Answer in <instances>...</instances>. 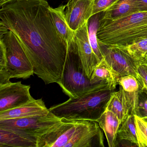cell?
Here are the masks:
<instances>
[{
  "mask_svg": "<svg viewBox=\"0 0 147 147\" xmlns=\"http://www.w3.org/2000/svg\"><path fill=\"white\" fill-rule=\"evenodd\" d=\"M135 115L142 118L147 117V92L142 89L138 91Z\"/></svg>",
  "mask_w": 147,
  "mask_h": 147,
  "instance_id": "cb8c5ba5",
  "label": "cell"
},
{
  "mask_svg": "<svg viewBox=\"0 0 147 147\" xmlns=\"http://www.w3.org/2000/svg\"><path fill=\"white\" fill-rule=\"evenodd\" d=\"M100 129L95 121L62 119L38 137L37 147H104Z\"/></svg>",
  "mask_w": 147,
  "mask_h": 147,
  "instance_id": "7a4b0ae2",
  "label": "cell"
},
{
  "mask_svg": "<svg viewBox=\"0 0 147 147\" xmlns=\"http://www.w3.org/2000/svg\"><path fill=\"white\" fill-rule=\"evenodd\" d=\"M125 47L136 60L142 61L147 53V38Z\"/></svg>",
  "mask_w": 147,
  "mask_h": 147,
  "instance_id": "7402d4cb",
  "label": "cell"
},
{
  "mask_svg": "<svg viewBox=\"0 0 147 147\" xmlns=\"http://www.w3.org/2000/svg\"><path fill=\"white\" fill-rule=\"evenodd\" d=\"M61 121V119L50 112L47 115L0 120V127L16 129L38 137Z\"/></svg>",
  "mask_w": 147,
  "mask_h": 147,
  "instance_id": "ba28073f",
  "label": "cell"
},
{
  "mask_svg": "<svg viewBox=\"0 0 147 147\" xmlns=\"http://www.w3.org/2000/svg\"><path fill=\"white\" fill-rule=\"evenodd\" d=\"M147 58V53H146V55H145V56H144V58L143 60H142V61H143V60H144V59H146V58Z\"/></svg>",
  "mask_w": 147,
  "mask_h": 147,
  "instance_id": "4dcf8cb0",
  "label": "cell"
},
{
  "mask_svg": "<svg viewBox=\"0 0 147 147\" xmlns=\"http://www.w3.org/2000/svg\"><path fill=\"white\" fill-rule=\"evenodd\" d=\"M46 1H48V0H46Z\"/></svg>",
  "mask_w": 147,
  "mask_h": 147,
  "instance_id": "836d02e7",
  "label": "cell"
},
{
  "mask_svg": "<svg viewBox=\"0 0 147 147\" xmlns=\"http://www.w3.org/2000/svg\"><path fill=\"white\" fill-rule=\"evenodd\" d=\"M146 61L147 62V58H146V59H144V60H143V61Z\"/></svg>",
  "mask_w": 147,
  "mask_h": 147,
  "instance_id": "d6a6232c",
  "label": "cell"
},
{
  "mask_svg": "<svg viewBox=\"0 0 147 147\" xmlns=\"http://www.w3.org/2000/svg\"><path fill=\"white\" fill-rule=\"evenodd\" d=\"M142 119H144V120H145V121H146V122H147V117H145L143 118Z\"/></svg>",
  "mask_w": 147,
  "mask_h": 147,
  "instance_id": "1f68e13d",
  "label": "cell"
},
{
  "mask_svg": "<svg viewBox=\"0 0 147 147\" xmlns=\"http://www.w3.org/2000/svg\"><path fill=\"white\" fill-rule=\"evenodd\" d=\"M94 0H79L73 6L66 8L65 16L68 24L74 31L88 22L93 16Z\"/></svg>",
  "mask_w": 147,
  "mask_h": 147,
  "instance_id": "7c38bea8",
  "label": "cell"
},
{
  "mask_svg": "<svg viewBox=\"0 0 147 147\" xmlns=\"http://www.w3.org/2000/svg\"><path fill=\"white\" fill-rule=\"evenodd\" d=\"M141 89H143V90H144V91H145L146 92H147V87L143 88H141Z\"/></svg>",
  "mask_w": 147,
  "mask_h": 147,
  "instance_id": "f546056e",
  "label": "cell"
},
{
  "mask_svg": "<svg viewBox=\"0 0 147 147\" xmlns=\"http://www.w3.org/2000/svg\"><path fill=\"white\" fill-rule=\"evenodd\" d=\"M136 7L138 12H147V0H136Z\"/></svg>",
  "mask_w": 147,
  "mask_h": 147,
  "instance_id": "4316f807",
  "label": "cell"
},
{
  "mask_svg": "<svg viewBox=\"0 0 147 147\" xmlns=\"http://www.w3.org/2000/svg\"><path fill=\"white\" fill-rule=\"evenodd\" d=\"M17 1V0H0V6L1 7L5 4L12 1Z\"/></svg>",
  "mask_w": 147,
  "mask_h": 147,
  "instance_id": "f1b7e54d",
  "label": "cell"
},
{
  "mask_svg": "<svg viewBox=\"0 0 147 147\" xmlns=\"http://www.w3.org/2000/svg\"><path fill=\"white\" fill-rule=\"evenodd\" d=\"M79 0H68L67 3L66 5V8H69L73 6Z\"/></svg>",
  "mask_w": 147,
  "mask_h": 147,
  "instance_id": "83f0119b",
  "label": "cell"
},
{
  "mask_svg": "<svg viewBox=\"0 0 147 147\" xmlns=\"http://www.w3.org/2000/svg\"><path fill=\"white\" fill-rule=\"evenodd\" d=\"M103 13V12L99 13L93 15L88 21V31L89 42L99 62L103 59L104 56L99 45L97 34L100 21Z\"/></svg>",
  "mask_w": 147,
  "mask_h": 147,
  "instance_id": "ffe728a7",
  "label": "cell"
},
{
  "mask_svg": "<svg viewBox=\"0 0 147 147\" xmlns=\"http://www.w3.org/2000/svg\"><path fill=\"white\" fill-rule=\"evenodd\" d=\"M50 6L46 0H17L0 10V25L14 33L34 74L46 85L60 81L67 52V43L57 32Z\"/></svg>",
  "mask_w": 147,
  "mask_h": 147,
  "instance_id": "6da1fadb",
  "label": "cell"
},
{
  "mask_svg": "<svg viewBox=\"0 0 147 147\" xmlns=\"http://www.w3.org/2000/svg\"><path fill=\"white\" fill-rule=\"evenodd\" d=\"M137 12L136 0H118L113 5L103 12L102 18L116 19Z\"/></svg>",
  "mask_w": 147,
  "mask_h": 147,
  "instance_id": "ac0fdd59",
  "label": "cell"
},
{
  "mask_svg": "<svg viewBox=\"0 0 147 147\" xmlns=\"http://www.w3.org/2000/svg\"><path fill=\"white\" fill-rule=\"evenodd\" d=\"M66 5L56 8L49 7L50 13L56 30L59 36L67 43L74 40L75 31L72 30L67 23L65 16Z\"/></svg>",
  "mask_w": 147,
  "mask_h": 147,
  "instance_id": "2e32d148",
  "label": "cell"
},
{
  "mask_svg": "<svg viewBox=\"0 0 147 147\" xmlns=\"http://www.w3.org/2000/svg\"><path fill=\"white\" fill-rule=\"evenodd\" d=\"M117 84L127 92H136L141 89L138 80L132 75L125 76L119 77L117 80Z\"/></svg>",
  "mask_w": 147,
  "mask_h": 147,
  "instance_id": "44dd1931",
  "label": "cell"
},
{
  "mask_svg": "<svg viewBox=\"0 0 147 147\" xmlns=\"http://www.w3.org/2000/svg\"><path fill=\"white\" fill-rule=\"evenodd\" d=\"M137 132L141 147H147V122L135 115Z\"/></svg>",
  "mask_w": 147,
  "mask_h": 147,
  "instance_id": "603a6c76",
  "label": "cell"
},
{
  "mask_svg": "<svg viewBox=\"0 0 147 147\" xmlns=\"http://www.w3.org/2000/svg\"><path fill=\"white\" fill-rule=\"evenodd\" d=\"M102 17L97 34L99 45L127 47L147 38V12L114 20Z\"/></svg>",
  "mask_w": 147,
  "mask_h": 147,
  "instance_id": "3957f363",
  "label": "cell"
},
{
  "mask_svg": "<svg viewBox=\"0 0 147 147\" xmlns=\"http://www.w3.org/2000/svg\"><path fill=\"white\" fill-rule=\"evenodd\" d=\"M96 121L105 133L109 147H116L118 131L121 125L118 117L114 113L106 108Z\"/></svg>",
  "mask_w": 147,
  "mask_h": 147,
  "instance_id": "9a60e30c",
  "label": "cell"
},
{
  "mask_svg": "<svg viewBox=\"0 0 147 147\" xmlns=\"http://www.w3.org/2000/svg\"><path fill=\"white\" fill-rule=\"evenodd\" d=\"M49 112L42 98L34 99L22 106L1 112L0 120L47 115Z\"/></svg>",
  "mask_w": 147,
  "mask_h": 147,
  "instance_id": "5bb4252c",
  "label": "cell"
},
{
  "mask_svg": "<svg viewBox=\"0 0 147 147\" xmlns=\"http://www.w3.org/2000/svg\"><path fill=\"white\" fill-rule=\"evenodd\" d=\"M74 39L85 73L88 78L90 80L94 69L100 62L94 52L89 42L88 22L76 31Z\"/></svg>",
  "mask_w": 147,
  "mask_h": 147,
  "instance_id": "8fae6325",
  "label": "cell"
},
{
  "mask_svg": "<svg viewBox=\"0 0 147 147\" xmlns=\"http://www.w3.org/2000/svg\"><path fill=\"white\" fill-rule=\"evenodd\" d=\"M57 84L70 98L80 97L99 84H92L87 76L74 39L67 43L66 59Z\"/></svg>",
  "mask_w": 147,
  "mask_h": 147,
  "instance_id": "8992f818",
  "label": "cell"
},
{
  "mask_svg": "<svg viewBox=\"0 0 147 147\" xmlns=\"http://www.w3.org/2000/svg\"><path fill=\"white\" fill-rule=\"evenodd\" d=\"M117 141H127L141 147L137 132L135 114H130L121 124L118 131Z\"/></svg>",
  "mask_w": 147,
  "mask_h": 147,
  "instance_id": "d6986e66",
  "label": "cell"
},
{
  "mask_svg": "<svg viewBox=\"0 0 147 147\" xmlns=\"http://www.w3.org/2000/svg\"><path fill=\"white\" fill-rule=\"evenodd\" d=\"M115 89L107 83L100 82L80 97L69 98L65 102L51 107L49 110L61 119L96 121L105 110Z\"/></svg>",
  "mask_w": 147,
  "mask_h": 147,
  "instance_id": "277c9868",
  "label": "cell"
},
{
  "mask_svg": "<svg viewBox=\"0 0 147 147\" xmlns=\"http://www.w3.org/2000/svg\"><path fill=\"white\" fill-rule=\"evenodd\" d=\"M117 1L118 0H94L93 15L105 12Z\"/></svg>",
  "mask_w": 147,
  "mask_h": 147,
  "instance_id": "d4e9b609",
  "label": "cell"
},
{
  "mask_svg": "<svg viewBox=\"0 0 147 147\" xmlns=\"http://www.w3.org/2000/svg\"><path fill=\"white\" fill-rule=\"evenodd\" d=\"M118 79L117 75L103 58L94 69L90 82L92 84L105 82L111 87L116 88L118 84Z\"/></svg>",
  "mask_w": 147,
  "mask_h": 147,
  "instance_id": "e0dca14e",
  "label": "cell"
},
{
  "mask_svg": "<svg viewBox=\"0 0 147 147\" xmlns=\"http://www.w3.org/2000/svg\"><path fill=\"white\" fill-rule=\"evenodd\" d=\"M38 137L23 131L0 127V147H37Z\"/></svg>",
  "mask_w": 147,
  "mask_h": 147,
  "instance_id": "4fadbf2b",
  "label": "cell"
},
{
  "mask_svg": "<svg viewBox=\"0 0 147 147\" xmlns=\"http://www.w3.org/2000/svg\"><path fill=\"white\" fill-rule=\"evenodd\" d=\"M30 87L20 81L0 85V112L22 106L34 100L30 93Z\"/></svg>",
  "mask_w": 147,
  "mask_h": 147,
  "instance_id": "9c48e42d",
  "label": "cell"
},
{
  "mask_svg": "<svg viewBox=\"0 0 147 147\" xmlns=\"http://www.w3.org/2000/svg\"><path fill=\"white\" fill-rule=\"evenodd\" d=\"M138 72L140 78L141 88L147 87V62L140 61L138 67Z\"/></svg>",
  "mask_w": 147,
  "mask_h": 147,
  "instance_id": "484cf974",
  "label": "cell"
},
{
  "mask_svg": "<svg viewBox=\"0 0 147 147\" xmlns=\"http://www.w3.org/2000/svg\"><path fill=\"white\" fill-rule=\"evenodd\" d=\"M99 46L104 58L118 78L132 75L140 83L138 67L140 61L134 57L125 47Z\"/></svg>",
  "mask_w": 147,
  "mask_h": 147,
  "instance_id": "52a82bcc",
  "label": "cell"
},
{
  "mask_svg": "<svg viewBox=\"0 0 147 147\" xmlns=\"http://www.w3.org/2000/svg\"><path fill=\"white\" fill-rule=\"evenodd\" d=\"M138 92H127L120 86L119 90L112 93L106 108L117 115L121 125L130 114H136Z\"/></svg>",
  "mask_w": 147,
  "mask_h": 147,
  "instance_id": "30bf717a",
  "label": "cell"
},
{
  "mask_svg": "<svg viewBox=\"0 0 147 147\" xmlns=\"http://www.w3.org/2000/svg\"><path fill=\"white\" fill-rule=\"evenodd\" d=\"M33 66L14 33L0 26V85L13 78H30Z\"/></svg>",
  "mask_w": 147,
  "mask_h": 147,
  "instance_id": "5b68a950",
  "label": "cell"
}]
</instances>
